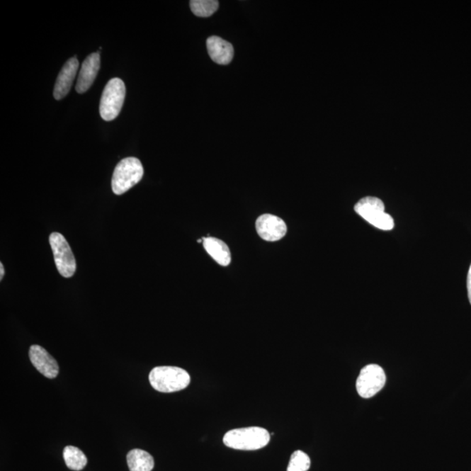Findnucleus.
<instances>
[{
  "label": "nucleus",
  "mask_w": 471,
  "mask_h": 471,
  "mask_svg": "<svg viewBox=\"0 0 471 471\" xmlns=\"http://www.w3.org/2000/svg\"><path fill=\"white\" fill-rule=\"evenodd\" d=\"M354 210L377 229L382 231H391L394 229L393 217L385 212V205L380 198L374 197L361 198L354 206Z\"/></svg>",
  "instance_id": "4"
},
{
  "label": "nucleus",
  "mask_w": 471,
  "mask_h": 471,
  "mask_svg": "<svg viewBox=\"0 0 471 471\" xmlns=\"http://www.w3.org/2000/svg\"><path fill=\"white\" fill-rule=\"evenodd\" d=\"M311 460L308 455L301 450L293 452L290 458L288 470L286 471H307L310 469Z\"/></svg>",
  "instance_id": "17"
},
{
  "label": "nucleus",
  "mask_w": 471,
  "mask_h": 471,
  "mask_svg": "<svg viewBox=\"0 0 471 471\" xmlns=\"http://www.w3.org/2000/svg\"><path fill=\"white\" fill-rule=\"evenodd\" d=\"M127 463L130 471H152L154 466L152 455L140 448H135L127 453Z\"/></svg>",
  "instance_id": "14"
},
{
  "label": "nucleus",
  "mask_w": 471,
  "mask_h": 471,
  "mask_svg": "<svg viewBox=\"0 0 471 471\" xmlns=\"http://www.w3.org/2000/svg\"><path fill=\"white\" fill-rule=\"evenodd\" d=\"M49 243L54 254L55 266L59 273L64 278L73 277L76 271V260L69 242L60 233L52 232L49 236Z\"/></svg>",
  "instance_id": "6"
},
{
  "label": "nucleus",
  "mask_w": 471,
  "mask_h": 471,
  "mask_svg": "<svg viewBox=\"0 0 471 471\" xmlns=\"http://www.w3.org/2000/svg\"><path fill=\"white\" fill-rule=\"evenodd\" d=\"M271 436L266 429L248 427L232 429L224 436L225 446L239 450H257L270 443Z\"/></svg>",
  "instance_id": "1"
},
{
  "label": "nucleus",
  "mask_w": 471,
  "mask_h": 471,
  "mask_svg": "<svg viewBox=\"0 0 471 471\" xmlns=\"http://www.w3.org/2000/svg\"><path fill=\"white\" fill-rule=\"evenodd\" d=\"M149 380L153 389L161 393H174L183 390L191 383V376L186 370L168 365L153 368Z\"/></svg>",
  "instance_id": "2"
},
{
  "label": "nucleus",
  "mask_w": 471,
  "mask_h": 471,
  "mask_svg": "<svg viewBox=\"0 0 471 471\" xmlns=\"http://www.w3.org/2000/svg\"><path fill=\"white\" fill-rule=\"evenodd\" d=\"M202 239L205 251L215 261L223 266L229 265L232 260L231 251L224 241L210 237H203Z\"/></svg>",
  "instance_id": "13"
},
{
  "label": "nucleus",
  "mask_w": 471,
  "mask_h": 471,
  "mask_svg": "<svg viewBox=\"0 0 471 471\" xmlns=\"http://www.w3.org/2000/svg\"><path fill=\"white\" fill-rule=\"evenodd\" d=\"M386 375L379 365L370 364L361 369L356 382V389L361 397L368 399L379 393L385 386Z\"/></svg>",
  "instance_id": "7"
},
{
  "label": "nucleus",
  "mask_w": 471,
  "mask_h": 471,
  "mask_svg": "<svg viewBox=\"0 0 471 471\" xmlns=\"http://www.w3.org/2000/svg\"><path fill=\"white\" fill-rule=\"evenodd\" d=\"M63 458L66 465L72 470H82L88 465V458L77 447H65L63 450Z\"/></svg>",
  "instance_id": "15"
},
{
  "label": "nucleus",
  "mask_w": 471,
  "mask_h": 471,
  "mask_svg": "<svg viewBox=\"0 0 471 471\" xmlns=\"http://www.w3.org/2000/svg\"><path fill=\"white\" fill-rule=\"evenodd\" d=\"M190 6L195 16L207 18L217 12L220 3L217 0H192Z\"/></svg>",
  "instance_id": "16"
},
{
  "label": "nucleus",
  "mask_w": 471,
  "mask_h": 471,
  "mask_svg": "<svg viewBox=\"0 0 471 471\" xmlns=\"http://www.w3.org/2000/svg\"><path fill=\"white\" fill-rule=\"evenodd\" d=\"M467 289H468V296L471 305V265L468 273V277H467Z\"/></svg>",
  "instance_id": "18"
},
{
  "label": "nucleus",
  "mask_w": 471,
  "mask_h": 471,
  "mask_svg": "<svg viewBox=\"0 0 471 471\" xmlns=\"http://www.w3.org/2000/svg\"><path fill=\"white\" fill-rule=\"evenodd\" d=\"M126 88L119 78L111 79L107 83L101 98L100 114L106 122H111L120 114L125 100Z\"/></svg>",
  "instance_id": "5"
},
{
  "label": "nucleus",
  "mask_w": 471,
  "mask_h": 471,
  "mask_svg": "<svg viewBox=\"0 0 471 471\" xmlns=\"http://www.w3.org/2000/svg\"><path fill=\"white\" fill-rule=\"evenodd\" d=\"M29 358L33 367L48 379H55L59 372V365L46 349L39 345H33L29 350Z\"/></svg>",
  "instance_id": "9"
},
{
  "label": "nucleus",
  "mask_w": 471,
  "mask_h": 471,
  "mask_svg": "<svg viewBox=\"0 0 471 471\" xmlns=\"http://www.w3.org/2000/svg\"><path fill=\"white\" fill-rule=\"evenodd\" d=\"M5 276V268H4L3 263H0V280H3Z\"/></svg>",
  "instance_id": "19"
},
{
  "label": "nucleus",
  "mask_w": 471,
  "mask_h": 471,
  "mask_svg": "<svg viewBox=\"0 0 471 471\" xmlns=\"http://www.w3.org/2000/svg\"><path fill=\"white\" fill-rule=\"evenodd\" d=\"M256 229L259 237L268 242L280 240L288 232L285 222L271 214H263L258 218Z\"/></svg>",
  "instance_id": "8"
},
{
  "label": "nucleus",
  "mask_w": 471,
  "mask_h": 471,
  "mask_svg": "<svg viewBox=\"0 0 471 471\" xmlns=\"http://www.w3.org/2000/svg\"><path fill=\"white\" fill-rule=\"evenodd\" d=\"M101 67V56L99 52H93L86 58L82 63L80 74L77 80V93H83L91 88L97 76Z\"/></svg>",
  "instance_id": "10"
},
{
  "label": "nucleus",
  "mask_w": 471,
  "mask_h": 471,
  "mask_svg": "<svg viewBox=\"0 0 471 471\" xmlns=\"http://www.w3.org/2000/svg\"><path fill=\"white\" fill-rule=\"evenodd\" d=\"M79 69L77 58H71L67 60L65 65L56 80L54 96L56 100H62L69 94L72 85H73L75 76H76Z\"/></svg>",
  "instance_id": "11"
},
{
  "label": "nucleus",
  "mask_w": 471,
  "mask_h": 471,
  "mask_svg": "<svg viewBox=\"0 0 471 471\" xmlns=\"http://www.w3.org/2000/svg\"><path fill=\"white\" fill-rule=\"evenodd\" d=\"M207 49L210 57L220 65H227L234 56L232 45L220 37L212 36L207 40Z\"/></svg>",
  "instance_id": "12"
},
{
  "label": "nucleus",
  "mask_w": 471,
  "mask_h": 471,
  "mask_svg": "<svg viewBox=\"0 0 471 471\" xmlns=\"http://www.w3.org/2000/svg\"><path fill=\"white\" fill-rule=\"evenodd\" d=\"M144 174L141 161L135 157L124 158L116 165L112 177V190L115 195H123L140 182Z\"/></svg>",
  "instance_id": "3"
}]
</instances>
